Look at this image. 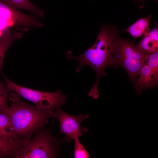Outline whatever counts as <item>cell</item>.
<instances>
[{"mask_svg":"<svg viewBox=\"0 0 158 158\" xmlns=\"http://www.w3.org/2000/svg\"><path fill=\"white\" fill-rule=\"evenodd\" d=\"M119 36V31L115 26L106 24L102 25L95 43L81 54L73 56L70 51L67 52L68 59L76 60L78 65L76 71L79 73L85 66L91 67L96 74L95 83L90 90L88 95L93 99L99 97L98 86L101 77L105 76L106 69L111 66L114 43Z\"/></svg>","mask_w":158,"mask_h":158,"instance_id":"1","label":"cell"},{"mask_svg":"<svg viewBox=\"0 0 158 158\" xmlns=\"http://www.w3.org/2000/svg\"><path fill=\"white\" fill-rule=\"evenodd\" d=\"M8 98L11 103L6 111L11 118L15 140L30 139L37 129L45 126L51 117L53 111L37 109L23 101L13 91Z\"/></svg>","mask_w":158,"mask_h":158,"instance_id":"2","label":"cell"},{"mask_svg":"<svg viewBox=\"0 0 158 158\" xmlns=\"http://www.w3.org/2000/svg\"><path fill=\"white\" fill-rule=\"evenodd\" d=\"M71 140L65 137L57 138L52 134L50 127L44 126L34 133L28 143L17 151L14 158H57L62 143Z\"/></svg>","mask_w":158,"mask_h":158,"instance_id":"3","label":"cell"},{"mask_svg":"<svg viewBox=\"0 0 158 158\" xmlns=\"http://www.w3.org/2000/svg\"><path fill=\"white\" fill-rule=\"evenodd\" d=\"M6 84L12 91L34 103L40 110L53 111L66 104L67 95L63 94L59 89L54 92H43L19 85L10 80L2 72Z\"/></svg>","mask_w":158,"mask_h":158,"instance_id":"4","label":"cell"},{"mask_svg":"<svg viewBox=\"0 0 158 158\" xmlns=\"http://www.w3.org/2000/svg\"><path fill=\"white\" fill-rule=\"evenodd\" d=\"M51 117L57 119L59 123V134H63L65 137L74 140L81 136L83 132L88 130L81 127V123L89 117L88 114H80L78 116L69 114L63 111L61 107L54 111L52 113Z\"/></svg>","mask_w":158,"mask_h":158,"instance_id":"5","label":"cell"},{"mask_svg":"<svg viewBox=\"0 0 158 158\" xmlns=\"http://www.w3.org/2000/svg\"><path fill=\"white\" fill-rule=\"evenodd\" d=\"M138 78L135 81V89L141 94L147 88L151 89L158 84V52L151 54L140 71Z\"/></svg>","mask_w":158,"mask_h":158,"instance_id":"6","label":"cell"},{"mask_svg":"<svg viewBox=\"0 0 158 158\" xmlns=\"http://www.w3.org/2000/svg\"><path fill=\"white\" fill-rule=\"evenodd\" d=\"M0 18L8 27L17 26L28 28L42 27L43 24L38 19L12 8L0 0Z\"/></svg>","mask_w":158,"mask_h":158,"instance_id":"7","label":"cell"},{"mask_svg":"<svg viewBox=\"0 0 158 158\" xmlns=\"http://www.w3.org/2000/svg\"><path fill=\"white\" fill-rule=\"evenodd\" d=\"M113 52L112 57L135 59L143 62L147 61L151 54L144 53L140 50L138 45L127 40L122 39L120 35L114 43Z\"/></svg>","mask_w":158,"mask_h":158,"instance_id":"8","label":"cell"},{"mask_svg":"<svg viewBox=\"0 0 158 158\" xmlns=\"http://www.w3.org/2000/svg\"><path fill=\"white\" fill-rule=\"evenodd\" d=\"M23 33L9 27L0 37V72L3 67V60L7 49L16 40L21 38Z\"/></svg>","mask_w":158,"mask_h":158,"instance_id":"9","label":"cell"},{"mask_svg":"<svg viewBox=\"0 0 158 158\" xmlns=\"http://www.w3.org/2000/svg\"><path fill=\"white\" fill-rule=\"evenodd\" d=\"M26 143V140L0 139V158H14L17 151Z\"/></svg>","mask_w":158,"mask_h":158,"instance_id":"10","label":"cell"},{"mask_svg":"<svg viewBox=\"0 0 158 158\" xmlns=\"http://www.w3.org/2000/svg\"><path fill=\"white\" fill-rule=\"evenodd\" d=\"M151 15L142 18L123 30L129 33L133 38L144 37L151 31L149 25Z\"/></svg>","mask_w":158,"mask_h":158,"instance_id":"11","label":"cell"},{"mask_svg":"<svg viewBox=\"0 0 158 158\" xmlns=\"http://www.w3.org/2000/svg\"><path fill=\"white\" fill-rule=\"evenodd\" d=\"M13 129L10 116L6 110L0 111V139L14 140Z\"/></svg>","mask_w":158,"mask_h":158,"instance_id":"12","label":"cell"},{"mask_svg":"<svg viewBox=\"0 0 158 158\" xmlns=\"http://www.w3.org/2000/svg\"><path fill=\"white\" fill-rule=\"evenodd\" d=\"M14 9L28 10L41 18H44V11L29 0H0Z\"/></svg>","mask_w":158,"mask_h":158,"instance_id":"13","label":"cell"},{"mask_svg":"<svg viewBox=\"0 0 158 158\" xmlns=\"http://www.w3.org/2000/svg\"><path fill=\"white\" fill-rule=\"evenodd\" d=\"M138 45L141 51L146 54H152L158 51V41L153 40L147 35L143 37Z\"/></svg>","mask_w":158,"mask_h":158,"instance_id":"14","label":"cell"},{"mask_svg":"<svg viewBox=\"0 0 158 158\" xmlns=\"http://www.w3.org/2000/svg\"><path fill=\"white\" fill-rule=\"evenodd\" d=\"M10 91L3 81H0V111L6 110L9 107L7 99Z\"/></svg>","mask_w":158,"mask_h":158,"instance_id":"15","label":"cell"},{"mask_svg":"<svg viewBox=\"0 0 158 158\" xmlns=\"http://www.w3.org/2000/svg\"><path fill=\"white\" fill-rule=\"evenodd\" d=\"M74 157L75 158H88L89 154L84 147V145L80 142L79 138L74 140Z\"/></svg>","mask_w":158,"mask_h":158,"instance_id":"16","label":"cell"},{"mask_svg":"<svg viewBox=\"0 0 158 158\" xmlns=\"http://www.w3.org/2000/svg\"><path fill=\"white\" fill-rule=\"evenodd\" d=\"M155 27L152 30L150 31L146 35H147L153 40L158 41V27L157 23L155 24Z\"/></svg>","mask_w":158,"mask_h":158,"instance_id":"17","label":"cell"},{"mask_svg":"<svg viewBox=\"0 0 158 158\" xmlns=\"http://www.w3.org/2000/svg\"><path fill=\"white\" fill-rule=\"evenodd\" d=\"M135 3L140 8H142L144 6V2L145 0H133ZM158 1V0H155Z\"/></svg>","mask_w":158,"mask_h":158,"instance_id":"18","label":"cell"}]
</instances>
